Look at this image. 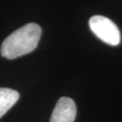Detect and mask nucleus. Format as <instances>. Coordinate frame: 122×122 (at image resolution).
I'll return each mask as SVG.
<instances>
[{
	"label": "nucleus",
	"mask_w": 122,
	"mask_h": 122,
	"mask_svg": "<svg viewBox=\"0 0 122 122\" xmlns=\"http://www.w3.org/2000/svg\"><path fill=\"white\" fill-rule=\"evenodd\" d=\"M18 99V92L8 88H0V118L17 102Z\"/></svg>",
	"instance_id": "obj_4"
},
{
	"label": "nucleus",
	"mask_w": 122,
	"mask_h": 122,
	"mask_svg": "<svg viewBox=\"0 0 122 122\" xmlns=\"http://www.w3.org/2000/svg\"><path fill=\"white\" fill-rule=\"evenodd\" d=\"M76 113L77 109L73 100L68 97H61L57 101L50 122H74Z\"/></svg>",
	"instance_id": "obj_3"
},
{
	"label": "nucleus",
	"mask_w": 122,
	"mask_h": 122,
	"mask_svg": "<svg viewBox=\"0 0 122 122\" xmlns=\"http://www.w3.org/2000/svg\"><path fill=\"white\" fill-rule=\"evenodd\" d=\"M42 29L39 25L29 23L13 32L1 44V55L13 60L25 55L35 50L41 38Z\"/></svg>",
	"instance_id": "obj_1"
},
{
	"label": "nucleus",
	"mask_w": 122,
	"mask_h": 122,
	"mask_svg": "<svg viewBox=\"0 0 122 122\" xmlns=\"http://www.w3.org/2000/svg\"><path fill=\"white\" fill-rule=\"evenodd\" d=\"M92 33L102 42L116 46L120 43V32L116 24L108 17L94 15L89 21Z\"/></svg>",
	"instance_id": "obj_2"
}]
</instances>
